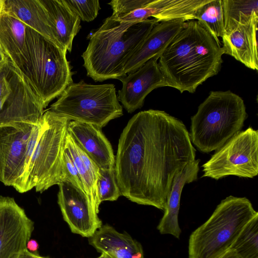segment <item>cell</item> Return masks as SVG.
Here are the masks:
<instances>
[{
	"mask_svg": "<svg viewBox=\"0 0 258 258\" xmlns=\"http://www.w3.org/2000/svg\"><path fill=\"white\" fill-rule=\"evenodd\" d=\"M26 248L31 252L36 253L39 248V244L35 240L29 239L27 243Z\"/></svg>",
	"mask_w": 258,
	"mask_h": 258,
	"instance_id": "obj_34",
	"label": "cell"
},
{
	"mask_svg": "<svg viewBox=\"0 0 258 258\" xmlns=\"http://www.w3.org/2000/svg\"><path fill=\"white\" fill-rule=\"evenodd\" d=\"M8 60L11 91L0 98V126L11 125L30 133L41 122L44 108L27 79Z\"/></svg>",
	"mask_w": 258,
	"mask_h": 258,
	"instance_id": "obj_10",
	"label": "cell"
},
{
	"mask_svg": "<svg viewBox=\"0 0 258 258\" xmlns=\"http://www.w3.org/2000/svg\"><path fill=\"white\" fill-rule=\"evenodd\" d=\"M195 19L217 40L225 34L222 0H209L198 9Z\"/></svg>",
	"mask_w": 258,
	"mask_h": 258,
	"instance_id": "obj_25",
	"label": "cell"
},
{
	"mask_svg": "<svg viewBox=\"0 0 258 258\" xmlns=\"http://www.w3.org/2000/svg\"><path fill=\"white\" fill-rule=\"evenodd\" d=\"M158 23L153 18L137 22L106 18L87 37L89 42L82 55L87 76L95 82L124 77L126 62Z\"/></svg>",
	"mask_w": 258,
	"mask_h": 258,
	"instance_id": "obj_3",
	"label": "cell"
},
{
	"mask_svg": "<svg viewBox=\"0 0 258 258\" xmlns=\"http://www.w3.org/2000/svg\"><path fill=\"white\" fill-rule=\"evenodd\" d=\"M222 3L225 34L249 20L253 13H258L257 0H222Z\"/></svg>",
	"mask_w": 258,
	"mask_h": 258,
	"instance_id": "obj_26",
	"label": "cell"
},
{
	"mask_svg": "<svg viewBox=\"0 0 258 258\" xmlns=\"http://www.w3.org/2000/svg\"><path fill=\"white\" fill-rule=\"evenodd\" d=\"M67 131L80 148L99 168H113L115 156L101 128L91 124L71 120Z\"/></svg>",
	"mask_w": 258,
	"mask_h": 258,
	"instance_id": "obj_17",
	"label": "cell"
},
{
	"mask_svg": "<svg viewBox=\"0 0 258 258\" xmlns=\"http://www.w3.org/2000/svg\"><path fill=\"white\" fill-rule=\"evenodd\" d=\"M5 0H0V13L3 11Z\"/></svg>",
	"mask_w": 258,
	"mask_h": 258,
	"instance_id": "obj_38",
	"label": "cell"
},
{
	"mask_svg": "<svg viewBox=\"0 0 258 258\" xmlns=\"http://www.w3.org/2000/svg\"><path fill=\"white\" fill-rule=\"evenodd\" d=\"M258 215L245 197L229 196L189 236V258H217L229 249L245 225Z\"/></svg>",
	"mask_w": 258,
	"mask_h": 258,
	"instance_id": "obj_6",
	"label": "cell"
},
{
	"mask_svg": "<svg viewBox=\"0 0 258 258\" xmlns=\"http://www.w3.org/2000/svg\"><path fill=\"white\" fill-rule=\"evenodd\" d=\"M47 14L49 26L57 44L70 52L79 32L81 20L63 0H40Z\"/></svg>",
	"mask_w": 258,
	"mask_h": 258,
	"instance_id": "obj_21",
	"label": "cell"
},
{
	"mask_svg": "<svg viewBox=\"0 0 258 258\" xmlns=\"http://www.w3.org/2000/svg\"><path fill=\"white\" fill-rule=\"evenodd\" d=\"M229 249L242 258H258V215L245 225Z\"/></svg>",
	"mask_w": 258,
	"mask_h": 258,
	"instance_id": "obj_27",
	"label": "cell"
},
{
	"mask_svg": "<svg viewBox=\"0 0 258 258\" xmlns=\"http://www.w3.org/2000/svg\"><path fill=\"white\" fill-rule=\"evenodd\" d=\"M27 26L3 11L0 13V46L13 62L25 45Z\"/></svg>",
	"mask_w": 258,
	"mask_h": 258,
	"instance_id": "obj_24",
	"label": "cell"
},
{
	"mask_svg": "<svg viewBox=\"0 0 258 258\" xmlns=\"http://www.w3.org/2000/svg\"><path fill=\"white\" fill-rule=\"evenodd\" d=\"M64 149L69 153L83 182L86 194L92 206L99 213L96 182L99 167L80 148L71 135L67 133Z\"/></svg>",
	"mask_w": 258,
	"mask_h": 258,
	"instance_id": "obj_23",
	"label": "cell"
},
{
	"mask_svg": "<svg viewBox=\"0 0 258 258\" xmlns=\"http://www.w3.org/2000/svg\"><path fill=\"white\" fill-rule=\"evenodd\" d=\"M62 162L66 181L71 182L77 187L85 192L83 182L76 166L70 155L65 149L63 155Z\"/></svg>",
	"mask_w": 258,
	"mask_h": 258,
	"instance_id": "obj_31",
	"label": "cell"
},
{
	"mask_svg": "<svg viewBox=\"0 0 258 258\" xmlns=\"http://www.w3.org/2000/svg\"><path fill=\"white\" fill-rule=\"evenodd\" d=\"M247 117L239 96L230 90L211 91L191 117V142L200 152L215 151L241 132Z\"/></svg>",
	"mask_w": 258,
	"mask_h": 258,
	"instance_id": "obj_5",
	"label": "cell"
},
{
	"mask_svg": "<svg viewBox=\"0 0 258 258\" xmlns=\"http://www.w3.org/2000/svg\"><path fill=\"white\" fill-rule=\"evenodd\" d=\"M49 110L70 121H77L102 128L123 115L115 86L93 85L83 80L68 86Z\"/></svg>",
	"mask_w": 258,
	"mask_h": 258,
	"instance_id": "obj_8",
	"label": "cell"
},
{
	"mask_svg": "<svg viewBox=\"0 0 258 258\" xmlns=\"http://www.w3.org/2000/svg\"><path fill=\"white\" fill-rule=\"evenodd\" d=\"M43 130L25 172L21 193L37 192L66 181L63 166L64 142L70 120L48 110L42 116Z\"/></svg>",
	"mask_w": 258,
	"mask_h": 258,
	"instance_id": "obj_7",
	"label": "cell"
},
{
	"mask_svg": "<svg viewBox=\"0 0 258 258\" xmlns=\"http://www.w3.org/2000/svg\"><path fill=\"white\" fill-rule=\"evenodd\" d=\"M217 258H242L232 249H229Z\"/></svg>",
	"mask_w": 258,
	"mask_h": 258,
	"instance_id": "obj_35",
	"label": "cell"
},
{
	"mask_svg": "<svg viewBox=\"0 0 258 258\" xmlns=\"http://www.w3.org/2000/svg\"><path fill=\"white\" fill-rule=\"evenodd\" d=\"M17 258H46L41 256L36 253H33L28 251L27 249L21 251Z\"/></svg>",
	"mask_w": 258,
	"mask_h": 258,
	"instance_id": "obj_33",
	"label": "cell"
},
{
	"mask_svg": "<svg viewBox=\"0 0 258 258\" xmlns=\"http://www.w3.org/2000/svg\"><path fill=\"white\" fill-rule=\"evenodd\" d=\"M3 11L59 46L53 36L47 13L40 0H5Z\"/></svg>",
	"mask_w": 258,
	"mask_h": 258,
	"instance_id": "obj_22",
	"label": "cell"
},
{
	"mask_svg": "<svg viewBox=\"0 0 258 258\" xmlns=\"http://www.w3.org/2000/svg\"><path fill=\"white\" fill-rule=\"evenodd\" d=\"M158 58L150 59L135 72L119 78L122 87L117 98L128 113L141 108L146 97L154 89L168 86L161 71Z\"/></svg>",
	"mask_w": 258,
	"mask_h": 258,
	"instance_id": "obj_14",
	"label": "cell"
},
{
	"mask_svg": "<svg viewBox=\"0 0 258 258\" xmlns=\"http://www.w3.org/2000/svg\"><path fill=\"white\" fill-rule=\"evenodd\" d=\"M11 91L9 60L7 63L0 68V98Z\"/></svg>",
	"mask_w": 258,
	"mask_h": 258,
	"instance_id": "obj_32",
	"label": "cell"
},
{
	"mask_svg": "<svg viewBox=\"0 0 258 258\" xmlns=\"http://www.w3.org/2000/svg\"><path fill=\"white\" fill-rule=\"evenodd\" d=\"M32 132L25 133L11 125L0 126V181L20 193L26 167L27 144Z\"/></svg>",
	"mask_w": 258,
	"mask_h": 258,
	"instance_id": "obj_13",
	"label": "cell"
},
{
	"mask_svg": "<svg viewBox=\"0 0 258 258\" xmlns=\"http://www.w3.org/2000/svg\"><path fill=\"white\" fill-rule=\"evenodd\" d=\"M57 202L64 220L71 231L89 238L102 225L98 212L86 193L71 182L59 184Z\"/></svg>",
	"mask_w": 258,
	"mask_h": 258,
	"instance_id": "obj_12",
	"label": "cell"
},
{
	"mask_svg": "<svg viewBox=\"0 0 258 258\" xmlns=\"http://www.w3.org/2000/svg\"><path fill=\"white\" fill-rule=\"evenodd\" d=\"M151 0H112L108 3L113 10L111 16H117L128 14L149 3Z\"/></svg>",
	"mask_w": 258,
	"mask_h": 258,
	"instance_id": "obj_30",
	"label": "cell"
},
{
	"mask_svg": "<svg viewBox=\"0 0 258 258\" xmlns=\"http://www.w3.org/2000/svg\"><path fill=\"white\" fill-rule=\"evenodd\" d=\"M98 204L114 201L121 195L117 183L114 168H99L96 182Z\"/></svg>",
	"mask_w": 258,
	"mask_h": 258,
	"instance_id": "obj_28",
	"label": "cell"
},
{
	"mask_svg": "<svg viewBox=\"0 0 258 258\" xmlns=\"http://www.w3.org/2000/svg\"><path fill=\"white\" fill-rule=\"evenodd\" d=\"M209 0H151L128 14L113 17L124 22H137L153 17L159 22L177 19L195 20L196 11Z\"/></svg>",
	"mask_w": 258,
	"mask_h": 258,
	"instance_id": "obj_16",
	"label": "cell"
},
{
	"mask_svg": "<svg viewBox=\"0 0 258 258\" xmlns=\"http://www.w3.org/2000/svg\"><path fill=\"white\" fill-rule=\"evenodd\" d=\"M33 230V222L14 198L0 196V258H17Z\"/></svg>",
	"mask_w": 258,
	"mask_h": 258,
	"instance_id": "obj_11",
	"label": "cell"
},
{
	"mask_svg": "<svg viewBox=\"0 0 258 258\" xmlns=\"http://www.w3.org/2000/svg\"><path fill=\"white\" fill-rule=\"evenodd\" d=\"M8 61V58L6 56L0 46V68L4 67Z\"/></svg>",
	"mask_w": 258,
	"mask_h": 258,
	"instance_id": "obj_36",
	"label": "cell"
},
{
	"mask_svg": "<svg viewBox=\"0 0 258 258\" xmlns=\"http://www.w3.org/2000/svg\"><path fill=\"white\" fill-rule=\"evenodd\" d=\"M63 1L81 20L88 22L92 21L97 17L100 9L98 0Z\"/></svg>",
	"mask_w": 258,
	"mask_h": 258,
	"instance_id": "obj_29",
	"label": "cell"
},
{
	"mask_svg": "<svg viewBox=\"0 0 258 258\" xmlns=\"http://www.w3.org/2000/svg\"><path fill=\"white\" fill-rule=\"evenodd\" d=\"M202 177L215 180L228 176L252 178L258 174V131L251 127L241 131L203 165Z\"/></svg>",
	"mask_w": 258,
	"mask_h": 258,
	"instance_id": "obj_9",
	"label": "cell"
},
{
	"mask_svg": "<svg viewBox=\"0 0 258 258\" xmlns=\"http://www.w3.org/2000/svg\"><path fill=\"white\" fill-rule=\"evenodd\" d=\"M185 22L182 19H177L156 24L126 62L123 68V76L135 72L152 58H159Z\"/></svg>",
	"mask_w": 258,
	"mask_h": 258,
	"instance_id": "obj_15",
	"label": "cell"
},
{
	"mask_svg": "<svg viewBox=\"0 0 258 258\" xmlns=\"http://www.w3.org/2000/svg\"><path fill=\"white\" fill-rule=\"evenodd\" d=\"M67 52L27 26L24 46L13 62L36 92L44 108L73 83Z\"/></svg>",
	"mask_w": 258,
	"mask_h": 258,
	"instance_id": "obj_4",
	"label": "cell"
},
{
	"mask_svg": "<svg viewBox=\"0 0 258 258\" xmlns=\"http://www.w3.org/2000/svg\"><path fill=\"white\" fill-rule=\"evenodd\" d=\"M97 258H115V257H114V256H112L111 255H110L108 253L103 252V253H101V254Z\"/></svg>",
	"mask_w": 258,
	"mask_h": 258,
	"instance_id": "obj_37",
	"label": "cell"
},
{
	"mask_svg": "<svg viewBox=\"0 0 258 258\" xmlns=\"http://www.w3.org/2000/svg\"><path fill=\"white\" fill-rule=\"evenodd\" d=\"M224 54L220 41L193 20L184 23L158 62L168 87L194 93L199 86L218 74Z\"/></svg>",
	"mask_w": 258,
	"mask_h": 258,
	"instance_id": "obj_2",
	"label": "cell"
},
{
	"mask_svg": "<svg viewBox=\"0 0 258 258\" xmlns=\"http://www.w3.org/2000/svg\"><path fill=\"white\" fill-rule=\"evenodd\" d=\"M196 153L182 121L162 110L137 113L123 130L115 157L121 195L164 212L176 174Z\"/></svg>",
	"mask_w": 258,
	"mask_h": 258,
	"instance_id": "obj_1",
	"label": "cell"
},
{
	"mask_svg": "<svg viewBox=\"0 0 258 258\" xmlns=\"http://www.w3.org/2000/svg\"><path fill=\"white\" fill-rule=\"evenodd\" d=\"M200 162V159H195L188 163L182 171L176 174L164 215L157 227L161 234H171L179 238L181 230L178 223V213L181 194L185 184L197 180Z\"/></svg>",
	"mask_w": 258,
	"mask_h": 258,
	"instance_id": "obj_19",
	"label": "cell"
},
{
	"mask_svg": "<svg viewBox=\"0 0 258 258\" xmlns=\"http://www.w3.org/2000/svg\"><path fill=\"white\" fill-rule=\"evenodd\" d=\"M88 238L90 244L100 253H107L115 258H144L139 242L108 224L102 225Z\"/></svg>",
	"mask_w": 258,
	"mask_h": 258,
	"instance_id": "obj_20",
	"label": "cell"
},
{
	"mask_svg": "<svg viewBox=\"0 0 258 258\" xmlns=\"http://www.w3.org/2000/svg\"><path fill=\"white\" fill-rule=\"evenodd\" d=\"M257 23L258 13L254 12L249 20L238 24L222 37L224 54L253 70H258Z\"/></svg>",
	"mask_w": 258,
	"mask_h": 258,
	"instance_id": "obj_18",
	"label": "cell"
}]
</instances>
